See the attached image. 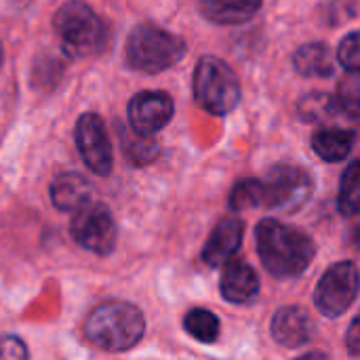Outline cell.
Masks as SVG:
<instances>
[{"instance_id": "6da1fadb", "label": "cell", "mask_w": 360, "mask_h": 360, "mask_svg": "<svg viewBox=\"0 0 360 360\" xmlns=\"http://www.w3.org/2000/svg\"><path fill=\"white\" fill-rule=\"evenodd\" d=\"M255 240L264 268L276 278L304 274L316 255L314 240L304 230L276 219H262L255 230Z\"/></svg>"}, {"instance_id": "7a4b0ae2", "label": "cell", "mask_w": 360, "mask_h": 360, "mask_svg": "<svg viewBox=\"0 0 360 360\" xmlns=\"http://www.w3.org/2000/svg\"><path fill=\"white\" fill-rule=\"evenodd\" d=\"M146 321L137 306L120 300L97 306L84 321L86 340L105 352H124L141 342Z\"/></svg>"}, {"instance_id": "3957f363", "label": "cell", "mask_w": 360, "mask_h": 360, "mask_svg": "<svg viewBox=\"0 0 360 360\" xmlns=\"http://www.w3.org/2000/svg\"><path fill=\"white\" fill-rule=\"evenodd\" d=\"M53 30L61 51L72 59H84L103 51L108 32L97 13L82 0L65 2L53 17Z\"/></svg>"}, {"instance_id": "277c9868", "label": "cell", "mask_w": 360, "mask_h": 360, "mask_svg": "<svg viewBox=\"0 0 360 360\" xmlns=\"http://www.w3.org/2000/svg\"><path fill=\"white\" fill-rule=\"evenodd\" d=\"M186 55V42L154 25V23H139L129 34L124 46V61L131 70L141 74H158L175 63H179Z\"/></svg>"}, {"instance_id": "5b68a950", "label": "cell", "mask_w": 360, "mask_h": 360, "mask_svg": "<svg viewBox=\"0 0 360 360\" xmlns=\"http://www.w3.org/2000/svg\"><path fill=\"white\" fill-rule=\"evenodd\" d=\"M192 89L196 103L213 116H226L234 112L240 101L238 76L226 61L211 55L198 59Z\"/></svg>"}, {"instance_id": "8992f818", "label": "cell", "mask_w": 360, "mask_h": 360, "mask_svg": "<svg viewBox=\"0 0 360 360\" xmlns=\"http://www.w3.org/2000/svg\"><path fill=\"white\" fill-rule=\"evenodd\" d=\"M314 192L312 175L297 165H276L262 179V207L293 213L302 209Z\"/></svg>"}, {"instance_id": "52a82bcc", "label": "cell", "mask_w": 360, "mask_h": 360, "mask_svg": "<svg viewBox=\"0 0 360 360\" xmlns=\"http://www.w3.org/2000/svg\"><path fill=\"white\" fill-rule=\"evenodd\" d=\"M359 293V268L354 262H338L321 276L314 293L319 312L327 319H340L354 304Z\"/></svg>"}, {"instance_id": "ba28073f", "label": "cell", "mask_w": 360, "mask_h": 360, "mask_svg": "<svg viewBox=\"0 0 360 360\" xmlns=\"http://www.w3.org/2000/svg\"><path fill=\"white\" fill-rule=\"evenodd\" d=\"M70 234L82 249L95 255H110L116 247L118 228L112 211L105 205L89 202L74 213Z\"/></svg>"}, {"instance_id": "9c48e42d", "label": "cell", "mask_w": 360, "mask_h": 360, "mask_svg": "<svg viewBox=\"0 0 360 360\" xmlns=\"http://www.w3.org/2000/svg\"><path fill=\"white\" fill-rule=\"evenodd\" d=\"M74 139H76L78 154L82 156L84 165L95 175L105 177L112 173V167H114L112 146L108 139L105 124L97 114L86 112L78 118L76 129H74Z\"/></svg>"}, {"instance_id": "30bf717a", "label": "cell", "mask_w": 360, "mask_h": 360, "mask_svg": "<svg viewBox=\"0 0 360 360\" xmlns=\"http://www.w3.org/2000/svg\"><path fill=\"white\" fill-rule=\"evenodd\" d=\"M175 114V105L165 91H141L131 97L127 116L129 124L139 135H154L162 131Z\"/></svg>"}, {"instance_id": "8fae6325", "label": "cell", "mask_w": 360, "mask_h": 360, "mask_svg": "<svg viewBox=\"0 0 360 360\" xmlns=\"http://www.w3.org/2000/svg\"><path fill=\"white\" fill-rule=\"evenodd\" d=\"M272 338L285 348H302L314 335V325L308 312L300 306L281 308L272 316Z\"/></svg>"}, {"instance_id": "7c38bea8", "label": "cell", "mask_w": 360, "mask_h": 360, "mask_svg": "<svg viewBox=\"0 0 360 360\" xmlns=\"http://www.w3.org/2000/svg\"><path fill=\"white\" fill-rule=\"evenodd\" d=\"M245 236V224L236 217L221 219L211 232L202 249V262L211 268L224 266L240 249Z\"/></svg>"}, {"instance_id": "4fadbf2b", "label": "cell", "mask_w": 360, "mask_h": 360, "mask_svg": "<svg viewBox=\"0 0 360 360\" xmlns=\"http://www.w3.org/2000/svg\"><path fill=\"white\" fill-rule=\"evenodd\" d=\"M224 272L219 278L221 297L230 304H249L259 293V276L257 272L247 264L238 259H228L224 264Z\"/></svg>"}, {"instance_id": "5bb4252c", "label": "cell", "mask_w": 360, "mask_h": 360, "mask_svg": "<svg viewBox=\"0 0 360 360\" xmlns=\"http://www.w3.org/2000/svg\"><path fill=\"white\" fill-rule=\"evenodd\" d=\"M93 188L78 173L57 175L51 184V202L63 213H76L91 202Z\"/></svg>"}, {"instance_id": "9a60e30c", "label": "cell", "mask_w": 360, "mask_h": 360, "mask_svg": "<svg viewBox=\"0 0 360 360\" xmlns=\"http://www.w3.org/2000/svg\"><path fill=\"white\" fill-rule=\"evenodd\" d=\"M264 0H200V13L215 25H238L253 19Z\"/></svg>"}, {"instance_id": "2e32d148", "label": "cell", "mask_w": 360, "mask_h": 360, "mask_svg": "<svg viewBox=\"0 0 360 360\" xmlns=\"http://www.w3.org/2000/svg\"><path fill=\"white\" fill-rule=\"evenodd\" d=\"M293 68L306 78H329L335 74V59L325 42L302 44L293 55Z\"/></svg>"}, {"instance_id": "e0dca14e", "label": "cell", "mask_w": 360, "mask_h": 360, "mask_svg": "<svg viewBox=\"0 0 360 360\" xmlns=\"http://www.w3.org/2000/svg\"><path fill=\"white\" fill-rule=\"evenodd\" d=\"M354 143L356 133L342 127H325L312 137V148L325 162H342L350 156Z\"/></svg>"}, {"instance_id": "ac0fdd59", "label": "cell", "mask_w": 360, "mask_h": 360, "mask_svg": "<svg viewBox=\"0 0 360 360\" xmlns=\"http://www.w3.org/2000/svg\"><path fill=\"white\" fill-rule=\"evenodd\" d=\"M118 135L122 154L133 167H146L158 158V143L152 139V135H139L133 129L122 127H118Z\"/></svg>"}, {"instance_id": "d6986e66", "label": "cell", "mask_w": 360, "mask_h": 360, "mask_svg": "<svg viewBox=\"0 0 360 360\" xmlns=\"http://www.w3.org/2000/svg\"><path fill=\"white\" fill-rule=\"evenodd\" d=\"M342 114L338 101L333 95L327 93H310L300 99L297 103V116L304 122H329Z\"/></svg>"}, {"instance_id": "ffe728a7", "label": "cell", "mask_w": 360, "mask_h": 360, "mask_svg": "<svg viewBox=\"0 0 360 360\" xmlns=\"http://www.w3.org/2000/svg\"><path fill=\"white\" fill-rule=\"evenodd\" d=\"M184 327L200 344H213L219 338V319L205 308H192L184 319Z\"/></svg>"}, {"instance_id": "44dd1931", "label": "cell", "mask_w": 360, "mask_h": 360, "mask_svg": "<svg viewBox=\"0 0 360 360\" xmlns=\"http://www.w3.org/2000/svg\"><path fill=\"white\" fill-rule=\"evenodd\" d=\"M359 198H360V162L352 160L348 169L344 171L342 184H340V198L338 207L342 215L356 217L359 213Z\"/></svg>"}, {"instance_id": "7402d4cb", "label": "cell", "mask_w": 360, "mask_h": 360, "mask_svg": "<svg viewBox=\"0 0 360 360\" xmlns=\"http://www.w3.org/2000/svg\"><path fill=\"white\" fill-rule=\"evenodd\" d=\"M359 70H352V72L344 74V78H342V82H340V86H338V95H333L335 101H338V105H340V110H342V114L348 116V118H352V120L359 118Z\"/></svg>"}, {"instance_id": "603a6c76", "label": "cell", "mask_w": 360, "mask_h": 360, "mask_svg": "<svg viewBox=\"0 0 360 360\" xmlns=\"http://www.w3.org/2000/svg\"><path fill=\"white\" fill-rule=\"evenodd\" d=\"M228 205L232 211H243V209H259L262 207V179L249 177L243 179L234 186L230 192Z\"/></svg>"}, {"instance_id": "cb8c5ba5", "label": "cell", "mask_w": 360, "mask_h": 360, "mask_svg": "<svg viewBox=\"0 0 360 360\" xmlns=\"http://www.w3.org/2000/svg\"><path fill=\"white\" fill-rule=\"evenodd\" d=\"M338 61L344 65L346 72H352V70H359L360 65V53H359V32H350L340 49H338Z\"/></svg>"}, {"instance_id": "d4e9b609", "label": "cell", "mask_w": 360, "mask_h": 360, "mask_svg": "<svg viewBox=\"0 0 360 360\" xmlns=\"http://www.w3.org/2000/svg\"><path fill=\"white\" fill-rule=\"evenodd\" d=\"M30 352L17 335H0V360H27Z\"/></svg>"}, {"instance_id": "484cf974", "label": "cell", "mask_w": 360, "mask_h": 360, "mask_svg": "<svg viewBox=\"0 0 360 360\" xmlns=\"http://www.w3.org/2000/svg\"><path fill=\"white\" fill-rule=\"evenodd\" d=\"M61 72H63V63H61L59 59H55V55H49V68H46V63H44V57L36 61L34 78H40V84H44L46 78H49V84H55V82L59 80Z\"/></svg>"}, {"instance_id": "4316f807", "label": "cell", "mask_w": 360, "mask_h": 360, "mask_svg": "<svg viewBox=\"0 0 360 360\" xmlns=\"http://www.w3.org/2000/svg\"><path fill=\"white\" fill-rule=\"evenodd\" d=\"M348 350L350 356H359L360 354V321L354 319L352 325L348 327Z\"/></svg>"}, {"instance_id": "83f0119b", "label": "cell", "mask_w": 360, "mask_h": 360, "mask_svg": "<svg viewBox=\"0 0 360 360\" xmlns=\"http://www.w3.org/2000/svg\"><path fill=\"white\" fill-rule=\"evenodd\" d=\"M2 57H4V51H2V44H0V65H2Z\"/></svg>"}]
</instances>
